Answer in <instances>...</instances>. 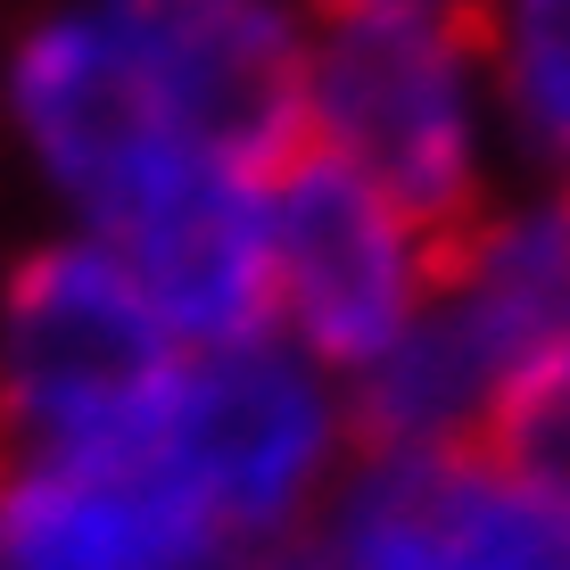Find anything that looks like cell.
Masks as SVG:
<instances>
[{
    "instance_id": "cell-5",
    "label": "cell",
    "mask_w": 570,
    "mask_h": 570,
    "mask_svg": "<svg viewBox=\"0 0 570 570\" xmlns=\"http://www.w3.org/2000/svg\"><path fill=\"white\" fill-rule=\"evenodd\" d=\"M91 240L132 273L174 347H240L282 340L273 306V232L265 183L215 149H174L116 199Z\"/></svg>"
},
{
    "instance_id": "cell-2",
    "label": "cell",
    "mask_w": 570,
    "mask_h": 570,
    "mask_svg": "<svg viewBox=\"0 0 570 570\" xmlns=\"http://www.w3.org/2000/svg\"><path fill=\"white\" fill-rule=\"evenodd\" d=\"M174 331L100 240H50L0 289V422L26 463H149Z\"/></svg>"
},
{
    "instance_id": "cell-1",
    "label": "cell",
    "mask_w": 570,
    "mask_h": 570,
    "mask_svg": "<svg viewBox=\"0 0 570 570\" xmlns=\"http://www.w3.org/2000/svg\"><path fill=\"white\" fill-rule=\"evenodd\" d=\"M471 67H488V42L422 9H340L314 17L306 42V125L414 232L422 298L455 282L488 232Z\"/></svg>"
},
{
    "instance_id": "cell-6",
    "label": "cell",
    "mask_w": 570,
    "mask_h": 570,
    "mask_svg": "<svg viewBox=\"0 0 570 570\" xmlns=\"http://www.w3.org/2000/svg\"><path fill=\"white\" fill-rule=\"evenodd\" d=\"M265 183V232H273V306L282 340H298L306 364H372L422 306V257L397 207L364 183L347 157L306 141Z\"/></svg>"
},
{
    "instance_id": "cell-8",
    "label": "cell",
    "mask_w": 570,
    "mask_h": 570,
    "mask_svg": "<svg viewBox=\"0 0 570 570\" xmlns=\"http://www.w3.org/2000/svg\"><path fill=\"white\" fill-rule=\"evenodd\" d=\"M157 463H26L0 488V570H248Z\"/></svg>"
},
{
    "instance_id": "cell-3",
    "label": "cell",
    "mask_w": 570,
    "mask_h": 570,
    "mask_svg": "<svg viewBox=\"0 0 570 570\" xmlns=\"http://www.w3.org/2000/svg\"><path fill=\"white\" fill-rule=\"evenodd\" d=\"M149 463L183 480L232 546L282 554L340 463V397L282 340L183 347L149 422Z\"/></svg>"
},
{
    "instance_id": "cell-4",
    "label": "cell",
    "mask_w": 570,
    "mask_h": 570,
    "mask_svg": "<svg viewBox=\"0 0 570 570\" xmlns=\"http://www.w3.org/2000/svg\"><path fill=\"white\" fill-rule=\"evenodd\" d=\"M298 554L314 570H570V480L488 446L356 455Z\"/></svg>"
},
{
    "instance_id": "cell-10",
    "label": "cell",
    "mask_w": 570,
    "mask_h": 570,
    "mask_svg": "<svg viewBox=\"0 0 570 570\" xmlns=\"http://www.w3.org/2000/svg\"><path fill=\"white\" fill-rule=\"evenodd\" d=\"M248 570H314V562L298 554V546H282V554H265V562H248Z\"/></svg>"
},
{
    "instance_id": "cell-7",
    "label": "cell",
    "mask_w": 570,
    "mask_h": 570,
    "mask_svg": "<svg viewBox=\"0 0 570 570\" xmlns=\"http://www.w3.org/2000/svg\"><path fill=\"white\" fill-rule=\"evenodd\" d=\"M9 116L26 132V149L42 157L50 190L83 224H100L157 157L199 149V141H183L149 58L132 50V33L108 9H58L17 42Z\"/></svg>"
},
{
    "instance_id": "cell-9",
    "label": "cell",
    "mask_w": 570,
    "mask_h": 570,
    "mask_svg": "<svg viewBox=\"0 0 570 570\" xmlns=\"http://www.w3.org/2000/svg\"><path fill=\"white\" fill-rule=\"evenodd\" d=\"M488 67L504 75L521 141L570 183V0H497Z\"/></svg>"
}]
</instances>
